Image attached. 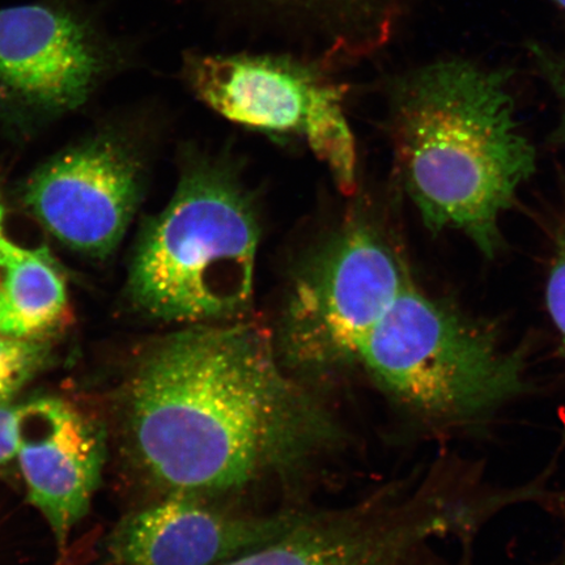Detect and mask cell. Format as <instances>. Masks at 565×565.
<instances>
[{"label": "cell", "instance_id": "cell-1", "mask_svg": "<svg viewBox=\"0 0 565 565\" xmlns=\"http://www.w3.org/2000/svg\"><path fill=\"white\" fill-rule=\"evenodd\" d=\"M127 458L157 500L236 505L331 461L348 430L252 321L190 324L152 344L126 381Z\"/></svg>", "mask_w": 565, "mask_h": 565}, {"label": "cell", "instance_id": "cell-2", "mask_svg": "<svg viewBox=\"0 0 565 565\" xmlns=\"http://www.w3.org/2000/svg\"><path fill=\"white\" fill-rule=\"evenodd\" d=\"M511 95L503 71L461 60L413 71L391 94L395 160L423 223L463 233L490 258L501 216L535 171Z\"/></svg>", "mask_w": 565, "mask_h": 565}, {"label": "cell", "instance_id": "cell-3", "mask_svg": "<svg viewBox=\"0 0 565 565\" xmlns=\"http://www.w3.org/2000/svg\"><path fill=\"white\" fill-rule=\"evenodd\" d=\"M355 371L408 419L437 433L478 429L529 391L521 352L409 277L359 344Z\"/></svg>", "mask_w": 565, "mask_h": 565}, {"label": "cell", "instance_id": "cell-4", "mask_svg": "<svg viewBox=\"0 0 565 565\" xmlns=\"http://www.w3.org/2000/svg\"><path fill=\"white\" fill-rule=\"evenodd\" d=\"M259 237L242 180L221 161L200 159L141 236L130 273L134 302L154 320L186 327L245 320Z\"/></svg>", "mask_w": 565, "mask_h": 565}, {"label": "cell", "instance_id": "cell-5", "mask_svg": "<svg viewBox=\"0 0 565 565\" xmlns=\"http://www.w3.org/2000/svg\"><path fill=\"white\" fill-rule=\"evenodd\" d=\"M407 278L372 224L345 223L316 249L288 289L273 331L282 365L317 387L355 371L359 344Z\"/></svg>", "mask_w": 565, "mask_h": 565}, {"label": "cell", "instance_id": "cell-6", "mask_svg": "<svg viewBox=\"0 0 565 565\" xmlns=\"http://www.w3.org/2000/svg\"><path fill=\"white\" fill-rule=\"evenodd\" d=\"M333 70L289 52L190 51L181 75L198 100L228 121L306 140L350 195L356 190V145L345 116L348 89Z\"/></svg>", "mask_w": 565, "mask_h": 565}, {"label": "cell", "instance_id": "cell-7", "mask_svg": "<svg viewBox=\"0 0 565 565\" xmlns=\"http://www.w3.org/2000/svg\"><path fill=\"white\" fill-rule=\"evenodd\" d=\"M134 53L82 0L0 7V90L26 108H79Z\"/></svg>", "mask_w": 565, "mask_h": 565}, {"label": "cell", "instance_id": "cell-8", "mask_svg": "<svg viewBox=\"0 0 565 565\" xmlns=\"http://www.w3.org/2000/svg\"><path fill=\"white\" fill-rule=\"evenodd\" d=\"M469 521L439 484L387 486L330 511H307L279 539L222 565H414L434 536Z\"/></svg>", "mask_w": 565, "mask_h": 565}, {"label": "cell", "instance_id": "cell-9", "mask_svg": "<svg viewBox=\"0 0 565 565\" xmlns=\"http://www.w3.org/2000/svg\"><path fill=\"white\" fill-rule=\"evenodd\" d=\"M139 194L136 159L122 147L97 140L46 162L28 183L25 201L61 243L105 257L121 243Z\"/></svg>", "mask_w": 565, "mask_h": 565}, {"label": "cell", "instance_id": "cell-10", "mask_svg": "<svg viewBox=\"0 0 565 565\" xmlns=\"http://www.w3.org/2000/svg\"><path fill=\"white\" fill-rule=\"evenodd\" d=\"M306 513L162 498L127 515L111 536L110 553L117 565H222L279 539Z\"/></svg>", "mask_w": 565, "mask_h": 565}, {"label": "cell", "instance_id": "cell-11", "mask_svg": "<svg viewBox=\"0 0 565 565\" xmlns=\"http://www.w3.org/2000/svg\"><path fill=\"white\" fill-rule=\"evenodd\" d=\"M18 458L32 504L44 514L56 543L87 514L105 462L102 429L58 398L21 405Z\"/></svg>", "mask_w": 565, "mask_h": 565}, {"label": "cell", "instance_id": "cell-12", "mask_svg": "<svg viewBox=\"0 0 565 565\" xmlns=\"http://www.w3.org/2000/svg\"><path fill=\"white\" fill-rule=\"evenodd\" d=\"M230 24L279 42L281 52L335 68L386 44L407 0H202Z\"/></svg>", "mask_w": 565, "mask_h": 565}, {"label": "cell", "instance_id": "cell-13", "mask_svg": "<svg viewBox=\"0 0 565 565\" xmlns=\"http://www.w3.org/2000/svg\"><path fill=\"white\" fill-rule=\"evenodd\" d=\"M0 334L41 339L67 315L66 282L45 247L28 250L3 268Z\"/></svg>", "mask_w": 565, "mask_h": 565}, {"label": "cell", "instance_id": "cell-14", "mask_svg": "<svg viewBox=\"0 0 565 565\" xmlns=\"http://www.w3.org/2000/svg\"><path fill=\"white\" fill-rule=\"evenodd\" d=\"M46 345L41 339H19L0 334V405L23 388L46 359Z\"/></svg>", "mask_w": 565, "mask_h": 565}, {"label": "cell", "instance_id": "cell-15", "mask_svg": "<svg viewBox=\"0 0 565 565\" xmlns=\"http://www.w3.org/2000/svg\"><path fill=\"white\" fill-rule=\"evenodd\" d=\"M546 306L565 355V225L555 243L546 287Z\"/></svg>", "mask_w": 565, "mask_h": 565}, {"label": "cell", "instance_id": "cell-16", "mask_svg": "<svg viewBox=\"0 0 565 565\" xmlns=\"http://www.w3.org/2000/svg\"><path fill=\"white\" fill-rule=\"evenodd\" d=\"M21 406L0 405V466L18 457Z\"/></svg>", "mask_w": 565, "mask_h": 565}, {"label": "cell", "instance_id": "cell-17", "mask_svg": "<svg viewBox=\"0 0 565 565\" xmlns=\"http://www.w3.org/2000/svg\"><path fill=\"white\" fill-rule=\"evenodd\" d=\"M4 209L2 198H0V268H4L17 260L23 254V247L12 244L9 238L4 236Z\"/></svg>", "mask_w": 565, "mask_h": 565}, {"label": "cell", "instance_id": "cell-18", "mask_svg": "<svg viewBox=\"0 0 565 565\" xmlns=\"http://www.w3.org/2000/svg\"><path fill=\"white\" fill-rule=\"evenodd\" d=\"M546 63V66H548L547 68V74L550 76V82L554 84L556 90H557V94H559L562 97H563V100L565 103V79L564 77L561 75L559 71H557L553 63L548 62V61H543Z\"/></svg>", "mask_w": 565, "mask_h": 565}, {"label": "cell", "instance_id": "cell-19", "mask_svg": "<svg viewBox=\"0 0 565 565\" xmlns=\"http://www.w3.org/2000/svg\"><path fill=\"white\" fill-rule=\"evenodd\" d=\"M554 63V66L556 67L557 71H559L561 75L564 77L565 79V65H563V63Z\"/></svg>", "mask_w": 565, "mask_h": 565}, {"label": "cell", "instance_id": "cell-20", "mask_svg": "<svg viewBox=\"0 0 565 565\" xmlns=\"http://www.w3.org/2000/svg\"><path fill=\"white\" fill-rule=\"evenodd\" d=\"M555 2L559 4L563 10H565V0H555Z\"/></svg>", "mask_w": 565, "mask_h": 565}]
</instances>
